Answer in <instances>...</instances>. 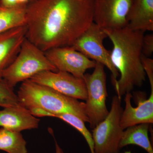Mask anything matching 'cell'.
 <instances>
[{"label":"cell","instance_id":"2","mask_svg":"<svg viewBox=\"0 0 153 153\" xmlns=\"http://www.w3.org/2000/svg\"><path fill=\"white\" fill-rule=\"evenodd\" d=\"M103 30L113 46L111 59L120 74L114 87L117 95L121 97L131 93L135 87H141L146 81V75L141 60L144 33L128 27Z\"/></svg>","mask_w":153,"mask_h":153},{"label":"cell","instance_id":"12","mask_svg":"<svg viewBox=\"0 0 153 153\" xmlns=\"http://www.w3.org/2000/svg\"><path fill=\"white\" fill-rule=\"evenodd\" d=\"M26 25L0 34V78L3 71L16 57L26 38Z\"/></svg>","mask_w":153,"mask_h":153},{"label":"cell","instance_id":"17","mask_svg":"<svg viewBox=\"0 0 153 153\" xmlns=\"http://www.w3.org/2000/svg\"><path fill=\"white\" fill-rule=\"evenodd\" d=\"M26 9L0 8V34L26 25Z\"/></svg>","mask_w":153,"mask_h":153},{"label":"cell","instance_id":"10","mask_svg":"<svg viewBox=\"0 0 153 153\" xmlns=\"http://www.w3.org/2000/svg\"><path fill=\"white\" fill-rule=\"evenodd\" d=\"M57 71H65L83 78L88 69L94 68L96 62L91 60L72 46L56 47L45 52Z\"/></svg>","mask_w":153,"mask_h":153},{"label":"cell","instance_id":"1","mask_svg":"<svg viewBox=\"0 0 153 153\" xmlns=\"http://www.w3.org/2000/svg\"><path fill=\"white\" fill-rule=\"evenodd\" d=\"M94 0H33L26 9V38L45 52L73 45L93 23Z\"/></svg>","mask_w":153,"mask_h":153},{"label":"cell","instance_id":"6","mask_svg":"<svg viewBox=\"0 0 153 153\" xmlns=\"http://www.w3.org/2000/svg\"><path fill=\"white\" fill-rule=\"evenodd\" d=\"M94 68L91 74H85L83 77L87 90L85 111L91 129L102 121L109 113L106 105L108 93L104 66L97 63Z\"/></svg>","mask_w":153,"mask_h":153},{"label":"cell","instance_id":"7","mask_svg":"<svg viewBox=\"0 0 153 153\" xmlns=\"http://www.w3.org/2000/svg\"><path fill=\"white\" fill-rule=\"evenodd\" d=\"M106 38L104 30L93 22L71 46L91 60L106 66L111 72V82L114 86L120 74L111 62V51L103 45Z\"/></svg>","mask_w":153,"mask_h":153},{"label":"cell","instance_id":"15","mask_svg":"<svg viewBox=\"0 0 153 153\" xmlns=\"http://www.w3.org/2000/svg\"><path fill=\"white\" fill-rule=\"evenodd\" d=\"M150 125L139 124L124 130L120 143V149L128 145H136L142 148L148 153H153L152 144L149 136Z\"/></svg>","mask_w":153,"mask_h":153},{"label":"cell","instance_id":"3","mask_svg":"<svg viewBox=\"0 0 153 153\" xmlns=\"http://www.w3.org/2000/svg\"><path fill=\"white\" fill-rule=\"evenodd\" d=\"M19 102L27 108L38 107L53 115L70 114L88 123L85 103L30 79L22 82L17 94Z\"/></svg>","mask_w":153,"mask_h":153},{"label":"cell","instance_id":"19","mask_svg":"<svg viewBox=\"0 0 153 153\" xmlns=\"http://www.w3.org/2000/svg\"><path fill=\"white\" fill-rule=\"evenodd\" d=\"M21 105H22L19 102L18 95L14 92L13 88L0 78V106L6 108Z\"/></svg>","mask_w":153,"mask_h":153},{"label":"cell","instance_id":"18","mask_svg":"<svg viewBox=\"0 0 153 153\" xmlns=\"http://www.w3.org/2000/svg\"><path fill=\"white\" fill-rule=\"evenodd\" d=\"M53 117L58 118L76 129L80 133L87 142L91 153H94L92 134L86 128L85 122L81 119L70 114H60L53 115Z\"/></svg>","mask_w":153,"mask_h":153},{"label":"cell","instance_id":"16","mask_svg":"<svg viewBox=\"0 0 153 153\" xmlns=\"http://www.w3.org/2000/svg\"><path fill=\"white\" fill-rule=\"evenodd\" d=\"M26 145L21 132L0 128V150L8 153H27Z\"/></svg>","mask_w":153,"mask_h":153},{"label":"cell","instance_id":"4","mask_svg":"<svg viewBox=\"0 0 153 153\" xmlns=\"http://www.w3.org/2000/svg\"><path fill=\"white\" fill-rule=\"evenodd\" d=\"M44 71H58L45 52L26 38L16 57L3 71L1 78L14 88L18 83Z\"/></svg>","mask_w":153,"mask_h":153},{"label":"cell","instance_id":"21","mask_svg":"<svg viewBox=\"0 0 153 153\" xmlns=\"http://www.w3.org/2000/svg\"><path fill=\"white\" fill-rule=\"evenodd\" d=\"M141 60L146 75H147L149 78L151 89H153V60L142 54Z\"/></svg>","mask_w":153,"mask_h":153},{"label":"cell","instance_id":"14","mask_svg":"<svg viewBox=\"0 0 153 153\" xmlns=\"http://www.w3.org/2000/svg\"><path fill=\"white\" fill-rule=\"evenodd\" d=\"M129 28L134 31L153 30V0H134L127 17Z\"/></svg>","mask_w":153,"mask_h":153},{"label":"cell","instance_id":"22","mask_svg":"<svg viewBox=\"0 0 153 153\" xmlns=\"http://www.w3.org/2000/svg\"><path fill=\"white\" fill-rule=\"evenodd\" d=\"M153 52V34L144 36L142 42V54L146 57H149Z\"/></svg>","mask_w":153,"mask_h":153},{"label":"cell","instance_id":"13","mask_svg":"<svg viewBox=\"0 0 153 153\" xmlns=\"http://www.w3.org/2000/svg\"><path fill=\"white\" fill-rule=\"evenodd\" d=\"M40 121L23 105L0 110V127L3 128L21 132L38 128Z\"/></svg>","mask_w":153,"mask_h":153},{"label":"cell","instance_id":"9","mask_svg":"<svg viewBox=\"0 0 153 153\" xmlns=\"http://www.w3.org/2000/svg\"><path fill=\"white\" fill-rule=\"evenodd\" d=\"M30 79L69 97L83 100L87 98V90L83 78L67 72L44 71Z\"/></svg>","mask_w":153,"mask_h":153},{"label":"cell","instance_id":"20","mask_svg":"<svg viewBox=\"0 0 153 153\" xmlns=\"http://www.w3.org/2000/svg\"><path fill=\"white\" fill-rule=\"evenodd\" d=\"M33 0H0V8H27Z\"/></svg>","mask_w":153,"mask_h":153},{"label":"cell","instance_id":"23","mask_svg":"<svg viewBox=\"0 0 153 153\" xmlns=\"http://www.w3.org/2000/svg\"><path fill=\"white\" fill-rule=\"evenodd\" d=\"M55 149H56V153H64L62 149L60 147L59 145L55 140Z\"/></svg>","mask_w":153,"mask_h":153},{"label":"cell","instance_id":"8","mask_svg":"<svg viewBox=\"0 0 153 153\" xmlns=\"http://www.w3.org/2000/svg\"><path fill=\"white\" fill-rule=\"evenodd\" d=\"M134 0H94L93 22L102 30L127 27V17Z\"/></svg>","mask_w":153,"mask_h":153},{"label":"cell","instance_id":"11","mask_svg":"<svg viewBox=\"0 0 153 153\" xmlns=\"http://www.w3.org/2000/svg\"><path fill=\"white\" fill-rule=\"evenodd\" d=\"M125 108L120 118V126L123 130L130 126L141 123H153V90L148 99L140 100L136 107L131 105L132 96L131 93L125 94Z\"/></svg>","mask_w":153,"mask_h":153},{"label":"cell","instance_id":"5","mask_svg":"<svg viewBox=\"0 0 153 153\" xmlns=\"http://www.w3.org/2000/svg\"><path fill=\"white\" fill-rule=\"evenodd\" d=\"M121 97L112 98L111 108L106 117L92 130L94 153H120L121 138L123 130L120 126L122 113Z\"/></svg>","mask_w":153,"mask_h":153},{"label":"cell","instance_id":"24","mask_svg":"<svg viewBox=\"0 0 153 153\" xmlns=\"http://www.w3.org/2000/svg\"><path fill=\"white\" fill-rule=\"evenodd\" d=\"M123 153H131V152L130 151H126V152H125Z\"/></svg>","mask_w":153,"mask_h":153}]
</instances>
